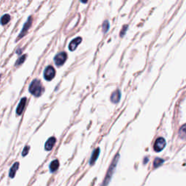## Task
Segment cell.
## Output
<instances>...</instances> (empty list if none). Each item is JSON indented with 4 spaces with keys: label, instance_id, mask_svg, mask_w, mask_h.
I'll return each mask as SVG.
<instances>
[{
    "label": "cell",
    "instance_id": "obj_23",
    "mask_svg": "<svg viewBox=\"0 0 186 186\" xmlns=\"http://www.w3.org/2000/svg\"><path fill=\"white\" fill-rule=\"evenodd\" d=\"M1 77H2V75H0V80H1Z\"/></svg>",
    "mask_w": 186,
    "mask_h": 186
},
{
    "label": "cell",
    "instance_id": "obj_7",
    "mask_svg": "<svg viewBox=\"0 0 186 186\" xmlns=\"http://www.w3.org/2000/svg\"><path fill=\"white\" fill-rule=\"evenodd\" d=\"M56 141L57 140L55 137H49L48 140L46 141L45 144V150H47V151H50V150L53 148V147H54L55 143H56Z\"/></svg>",
    "mask_w": 186,
    "mask_h": 186
},
{
    "label": "cell",
    "instance_id": "obj_6",
    "mask_svg": "<svg viewBox=\"0 0 186 186\" xmlns=\"http://www.w3.org/2000/svg\"><path fill=\"white\" fill-rule=\"evenodd\" d=\"M166 145V141L164 138L159 137L156 140L154 145V149L156 152H159L164 148Z\"/></svg>",
    "mask_w": 186,
    "mask_h": 186
},
{
    "label": "cell",
    "instance_id": "obj_22",
    "mask_svg": "<svg viewBox=\"0 0 186 186\" xmlns=\"http://www.w3.org/2000/svg\"><path fill=\"white\" fill-rule=\"evenodd\" d=\"M81 1H82L83 3H86V2H87L88 0H81Z\"/></svg>",
    "mask_w": 186,
    "mask_h": 186
},
{
    "label": "cell",
    "instance_id": "obj_3",
    "mask_svg": "<svg viewBox=\"0 0 186 186\" xmlns=\"http://www.w3.org/2000/svg\"><path fill=\"white\" fill-rule=\"evenodd\" d=\"M32 23H33V17H32V16H30V17L28 18L27 21L25 22L24 25H23V29H22V30L21 31V33H20L19 36H18L17 41H18V40L21 39V38H23V36H24L25 35L27 34L28 31H29V29H30L31 25H32Z\"/></svg>",
    "mask_w": 186,
    "mask_h": 186
},
{
    "label": "cell",
    "instance_id": "obj_14",
    "mask_svg": "<svg viewBox=\"0 0 186 186\" xmlns=\"http://www.w3.org/2000/svg\"><path fill=\"white\" fill-rule=\"evenodd\" d=\"M10 15L8 14H6L1 18L0 22H1V24L4 25L7 24V23L10 22Z\"/></svg>",
    "mask_w": 186,
    "mask_h": 186
},
{
    "label": "cell",
    "instance_id": "obj_10",
    "mask_svg": "<svg viewBox=\"0 0 186 186\" xmlns=\"http://www.w3.org/2000/svg\"><path fill=\"white\" fill-rule=\"evenodd\" d=\"M20 163L18 161L15 162V163L12 164V167H10V171H9V177L10 178H14L15 176L16 172H17L18 168H19Z\"/></svg>",
    "mask_w": 186,
    "mask_h": 186
},
{
    "label": "cell",
    "instance_id": "obj_17",
    "mask_svg": "<svg viewBox=\"0 0 186 186\" xmlns=\"http://www.w3.org/2000/svg\"><path fill=\"white\" fill-rule=\"evenodd\" d=\"M164 162L163 159H159V158H156L155 159V161L154 162V168H156V167H158L159 166H160L161 164H162V163Z\"/></svg>",
    "mask_w": 186,
    "mask_h": 186
},
{
    "label": "cell",
    "instance_id": "obj_19",
    "mask_svg": "<svg viewBox=\"0 0 186 186\" xmlns=\"http://www.w3.org/2000/svg\"><path fill=\"white\" fill-rule=\"evenodd\" d=\"M108 29H109V23L108 21H104L103 24V31L104 33H106L108 31Z\"/></svg>",
    "mask_w": 186,
    "mask_h": 186
},
{
    "label": "cell",
    "instance_id": "obj_2",
    "mask_svg": "<svg viewBox=\"0 0 186 186\" xmlns=\"http://www.w3.org/2000/svg\"><path fill=\"white\" fill-rule=\"evenodd\" d=\"M29 92L35 97H39L42 95L44 92V88L42 85V83L39 79L33 80L29 86Z\"/></svg>",
    "mask_w": 186,
    "mask_h": 186
},
{
    "label": "cell",
    "instance_id": "obj_12",
    "mask_svg": "<svg viewBox=\"0 0 186 186\" xmlns=\"http://www.w3.org/2000/svg\"><path fill=\"white\" fill-rule=\"evenodd\" d=\"M121 98V93L119 91V90H116L114 93H112L111 96H110V100H111L112 103H117L119 100H120Z\"/></svg>",
    "mask_w": 186,
    "mask_h": 186
},
{
    "label": "cell",
    "instance_id": "obj_16",
    "mask_svg": "<svg viewBox=\"0 0 186 186\" xmlns=\"http://www.w3.org/2000/svg\"><path fill=\"white\" fill-rule=\"evenodd\" d=\"M179 136L183 139L186 138V124H185L183 126L181 127V128L179 130Z\"/></svg>",
    "mask_w": 186,
    "mask_h": 186
},
{
    "label": "cell",
    "instance_id": "obj_15",
    "mask_svg": "<svg viewBox=\"0 0 186 186\" xmlns=\"http://www.w3.org/2000/svg\"><path fill=\"white\" fill-rule=\"evenodd\" d=\"M26 58H27V55H23L21 57H20V58L18 59L17 61H16L15 63V66L16 67H18V66H21L22 64L25 62Z\"/></svg>",
    "mask_w": 186,
    "mask_h": 186
},
{
    "label": "cell",
    "instance_id": "obj_13",
    "mask_svg": "<svg viewBox=\"0 0 186 186\" xmlns=\"http://www.w3.org/2000/svg\"><path fill=\"white\" fill-rule=\"evenodd\" d=\"M99 154H100V148H97V149H95V150H94L93 154H92L91 158H90V165L94 164V163H95V161L97 159V157L99 156Z\"/></svg>",
    "mask_w": 186,
    "mask_h": 186
},
{
    "label": "cell",
    "instance_id": "obj_1",
    "mask_svg": "<svg viewBox=\"0 0 186 186\" xmlns=\"http://www.w3.org/2000/svg\"><path fill=\"white\" fill-rule=\"evenodd\" d=\"M119 159V154H117V155L115 156V157L113 158V161H112L111 164H110V165L109 166V168L108 169V172L106 173V175L104 178V181L102 185H101V186H107L108 185V184L109 183L110 180H111L112 175H113L114 171H115L116 167H117V162Z\"/></svg>",
    "mask_w": 186,
    "mask_h": 186
},
{
    "label": "cell",
    "instance_id": "obj_5",
    "mask_svg": "<svg viewBox=\"0 0 186 186\" xmlns=\"http://www.w3.org/2000/svg\"><path fill=\"white\" fill-rule=\"evenodd\" d=\"M55 76V70L52 66H49L45 69L44 71V77L47 81H51Z\"/></svg>",
    "mask_w": 186,
    "mask_h": 186
},
{
    "label": "cell",
    "instance_id": "obj_11",
    "mask_svg": "<svg viewBox=\"0 0 186 186\" xmlns=\"http://www.w3.org/2000/svg\"><path fill=\"white\" fill-rule=\"evenodd\" d=\"M59 166H60V163H59L58 160V159L53 160L52 161H51L50 164H49V172H50L51 173L55 172L58 169Z\"/></svg>",
    "mask_w": 186,
    "mask_h": 186
},
{
    "label": "cell",
    "instance_id": "obj_4",
    "mask_svg": "<svg viewBox=\"0 0 186 186\" xmlns=\"http://www.w3.org/2000/svg\"><path fill=\"white\" fill-rule=\"evenodd\" d=\"M66 60H67V54H66V52H61L58 53V54L55 55L54 58L55 65L58 66V67L63 65Z\"/></svg>",
    "mask_w": 186,
    "mask_h": 186
},
{
    "label": "cell",
    "instance_id": "obj_9",
    "mask_svg": "<svg viewBox=\"0 0 186 186\" xmlns=\"http://www.w3.org/2000/svg\"><path fill=\"white\" fill-rule=\"evenodd\" d=\"M82 39L81 37H76L74 39H73L72 41L70 42V45L69 46V48L71 51H74L76 49V47H78V45L82 42Z\"/></svg>",
    "mask_w": 186,
    "mask_h": 186
},
{
    "label": "cell",
    "instance_id": "obj_8",
    "mask_svg": "<svg viewBox=\"0 0 186 186\" xmlns=\"http://www.w3.org/2000/svg\"><path fill=\"white\" fill-rule=\"evenodd\" d=\"M26 101H27L26 97H23V98L21 100V101H20L19 104L18 105L17 109H16V114H17L18 116L22 115V113H23V110H24L25 104H26Z\"/></svg>",
    "mask_w": 186,
    "mask_h": 186
},
{
    "label": "cell",
    "instance_id": "obj_20",
    "mask_svg": "<svg viewBox=\"0 0 186 186\" xmlns=\"http://www.w3.org/2000/svg\"><path fill=\"white\" fill-rule=\"evenodd\" d=\"M127 29V25H124V27H123V29L121 30V36H123V35L125 32H126Z\"/></svg>",
    "mask_w": 186,
    "mask_h": 186
},
{
    "label": "cell",
    "instance_id": "obj_18",
    "mask_svg": "<svg viewBox=\"0 0 186 186\" xmlns=\"http://www.w3.org/2000/svg\"><path fill=\"white\" fill-rule=\"evenodd\" d=\"M29 150H30V146L29 145H25L24 147V148H23V152H22V156L23 157H24V156H27L28 154H29Z\"/></svg>",
    "mask_w": 186,
    "mask_h": 186
},
{
    "label": "cell",
    "instance_id": "obj_21",
    "mask_svg": "<svg viewBox=\"0 0 186 186\" xmlns=\"http://www.w3.org/2000/svg\"><path fill=\"white\" fill-rule=\"evenodd\" d=\"M17 52L18 54H21V49H19V50H18H18H17V52Z\"/></svg>",
    "mask_w": 186,
    "mask_h": 186
}]
</instances>
